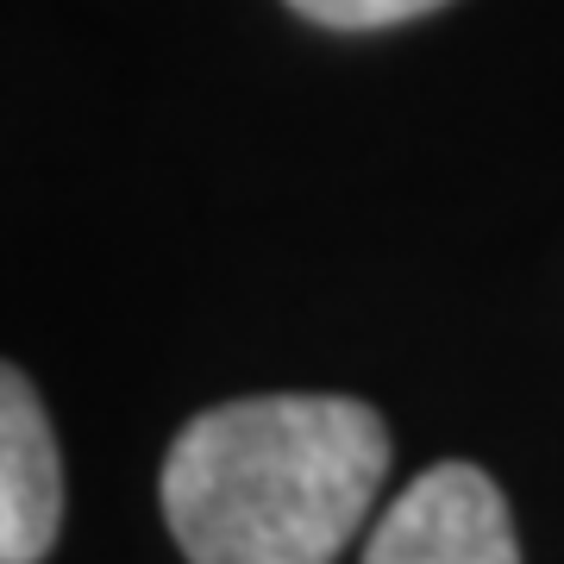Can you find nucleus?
Returning a JSON list of instances; mask_svg holds the SVG:
<instances>
[{"mask_svg":"<svg viewBox=\"0 0 564 564\" xmlns=\"http://www.w3.org/2000/svg\"><path fill=\"white\" fill-rule=\"evenodd\" d=\"M389 477V426L351 395H245L195 414L163 458L188 564H333Z\"/></svg>","mask_w":564,"mask_h":564,"instance_id":"obj_1","label":"nucleus"},{"mask_svg":"<svg viewBox=\"0 0 564 564\" xmlns=\"http://www.w3.org/2000/svg\"><path fill=\"white\" fill-rule=\"evenodd\" d=\"M364 564H521V545L477 464H433L377 514Z\"/></svg>","mask_w":564,"mask_h":564,"instance_id":"obj_2","label":"nucleus"},{"mask_svg":"<svg viewBox=\"0 0 564 564\" xmlns=\"http://www.w3.org/2000/svg\"><path fill=\"white\" fill-rule=\"evenodd\" d=\"M63 527V458L39 389L0 377V564H39Z\"/></svg>","mask_w":564,"mask_h":564,"instance_id":"obj_3","label":"nucleus"},{"mask_svg":"<svg viewBox=\"0 0 564 564\" xmlns=\"http://www.w3.org/2000/svg\"><path fill=\"white\" fill-rule=\"evenodd\" d=\"M302 20L314 25H333V32H370V25H402V20H421L445 0H289Z\"/></svg>","mask_w":564,"mask_h":564,"instance_id":"obj_4","label":"nucleus"}]
</instances>
